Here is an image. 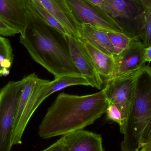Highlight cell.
<instances>
[{
	"label": "cell",
	"instance_id": "2",
	"mask_svg": "<svg viewBox=\"0 0 151 151\" xmlns=\"http://www.w3.org/2000/svg\"><path fill=\"white\" fill-rule=\"evenodd\" d=\"M19 41L32 59L55 79L81 74L71 56L65 36L42 22L30 9Z\"/></svg>",
	"mask_w": 151,
	"mask_h": 151
},
{
	"label": "cell",
	"instance_id": "10",
	"mask_svg": "<svg viewBox=\"0 0 151 151\" xmlns=\"http://www.w3.org/2000/svg\"><path fill=\"white\" fill-rule=\"evenodd\" d=\"M145 48L140 39H132L127 49L114 58L116 65L112 78L138 71L145 67Z\"/></svg>",
	"mask_w": 151,
	"mask_h": 151
},
{
	"label": "cell",
	"instance_id": "5",
	"mask_svg": "<svg viewBox=\"0 0 151 151\" xmlns=\"http://www.w3.org/2000/svg\"><path fill=\"white\" fill-rule=\"evenodd\" d=\"M23 87V79L11 81L0 91V151L11 150L14 121Z\"/></svg>",
	"mask_w": 151,
	"mask_h": 151
},
{
	"label": "cell",
	"instance_id": "11",
	"mask_svg": "<svg viewBox=\"0 0 151 151\" xmlns=\"http://www.w3.org/2000/svg\"><path fill=\"white\" fill-rule=\"evenodd\" d=\"M34 1L56 19L70 35L76 38H81V24L76 19L65 0Z\"/></svg>",
	"mask_w": 151,
	"mask_h": 151
},
{
	"label": "cell",
	"instance_id": "14",
	"mask_svg": "<svg viewBox=\"0 0 151 151\" xmlns=\"http://www.w3.org/2000/svg\"><path fill=\"white\" fill-rule=\"evenodd\" d=\"M81 40L102 80L106 83L114 75L116 65L114 57L96 48L85 41Z\"/></svg>",
	"mask_w": 151,
	"mask_h": 151
},
{
	"label": "cell",
	"instance_id": "13",
	"mask_svg": "<svg viewBox=\"0 0 151 151\" xmlns=\"http://www.w3.org/2000/svg\"><path fill=\"white\" fill-rule=\"evenodd\" d=\"M68 151H104L101 135L79 130L63 136Z\"/></svg>",
	"mask_w": 151,
	"mask_h": 151
},
{
	"label": "cell",
	"instance_id": "12",
	"mask_svg": "<svg viewBox=\"0 0 151 151\" xmlns=\"http://www.w3.org/2000/svg\"><path fill=\"white\" fill-rule=\"evenodd\" d=\"M29 0H0V18L19 34L27 25Z\"/></svg>",
	"mask_w": 151,
	"mask_h": 151
},
{
	"label": "cell",
	"instance_id": "3",
	"mask_svg": "<svg viewBox=\"0 0 151 151\" xmlns=\"http://www.w3.org/2000/svg\"><path fill=\"white\" fill-rule=\"evenodd\" d=\"M151 120V67L145 65L136 82L134 95L129 107L121 144L122 151H137L139 140Z\"/></svg>",
	"mask_w": 151,
	"mask_h": 151
},
{
	"label": "cell",
	"instance_id": "27",
	"mask_svg": "<svg viewBox=\"0 0 151 151\" xmlns=\"http://www.w3.org/2000/svg\"><path fill=\"white\" fill-rule=\"evenodd\" d=\"M135 1L141 3L147 8H150L151 7V0H135Z\"/></svg>",
	"mask_w": 151,
	"mask_h": 151
},
{
	"label": "cell",
	"instance_id": "21",
	"mask_svg": "<svg viewBox=\"0 0 151 151\" xmlns=\"http://www.w3.org/2000/svg\"><path fill=\"white\" fill-rule=\"evenodd\" d=\"M19 34V32L7 24L0 18V35L1 36H12Z\"/></svg>",
	"mask_w": 151,
	"mask_h": 151
},
{
	"label": "cell",
	"instance_id": "8",
	"mask_svg": "<svg viewBox=\"0 0 151 151\" xmlns=\"http://www.w3.org/2000/svg\"><path fill=\"white\" fill-rule=\"evenodd\" d=\"M33 73L23 78V87L14 121L12 144V146L22 144L26 128L37 109L33 97L34 87L38 78Z\"/></svg>",
	"mask_w": 151,
	"mask_h": 151
},
{
	"label": "cell",
	"instance_id": "25",
	"mask_svg": "<svg viewBox=\"0 0 151 151\" xmlns=\"http://www.w3.org/2000/svg\"><path fill=\"white\" fill-rule=\"evenodd\" d=\"M145 58L146 63L151 62V46L145 47Z\"/></svg>",
	"mask_w": 151,
	"mask_h": 151
},
{
	"label": "cell",
	"instance_id": "1",
	"mask_svg": "<svg viewBox=\"0 0 151 151\" xmlns=\"http://www.w3.org/2000/svg\"><path fill=\"white\" fill-rule=\"evenodd\" d=\"M108 105L104 88L84 96L59 93L40 124L39 135L48 139L81 130L105 113Z\"/></svg>",
	"mask_w": 151,
	"mask_h": 151
},
{
	"label": "cell",
	"instance_id": "26",
	"mask_svg": "<svg viewBox=\"0 0 151 151\" xmlns=\"http://www.w3.org/2000/svg\"><path fill=\"white\" fill-rule=\"evenodd\" d=\"M137 151H151V142L143 145Z\"/></svg>",
	"mask_w": 151,
	"mask_h": 151
},
{
	"label": "cell",
	"instance_id": "15",
	"mask_svg": "<svg viewBox=\"0 0 151 151\" xmlns=\"http://www.w3.org/2000/svg\"><path fill=\"white\" fill-rule=\"evenodd\" d=\"M81 38L96 48L114 57V48L106 31L88 24H81Z\"/></svg>",
	"mask_w": 151,
	"mask_h": 151
},
{
	"label": "cell",
	"instance_id": "6",
	"mask_svg": "<svg viewBox=\"0 0 151 151\" xmlns=\"http://www.w3.org/2000/svg\"><path fill=\"white\" fill-rule=\"evenodd\" d=\"M65 1L81 24L89 25L104 31L122 33L118 22L112 17L87 0Z\"/></svg>",
	"mask_w": 151,
	"mask_h": 151
},
{
	"label": "cell",
	"instance_id": "7",
	"mask_svg": "<svg viewBox=\"0 0 151 151\" xmlns=\"http://www.w3.org/2000/svg\"><path fill=\"white\" fill-rule=\"evenodd\" d=\"M141 70L112 78L106 83L104 88L108 103L114 104L121 111L125 130L129 107L134 95L137 78Z\"/></svg>",
	"mask_w": 151,
	"mask_h": 151
},
{
	"label": "cell",
	"instance_id": "16",
	"mask_svg": "<svg viewBox=\"0 0 151 151\" xmlns=\"http://www.w3.org/2000/svg\"><path fill=\"white\" fill-rule=\"evenodd\" d=\"M30 9L46 24L54 28L64 36L70 35L65 28L47 11L34 0H29Z\"/></svg>",
	"mask_w": 151,
	"mask_h": 151
},
{
	"label": "cell",
	"instance_id": "18",
	"mask_svg": "<svg viewBox=\"0 0 151 151\" xmlns=\"http://www.w3.org/2000/svg\"><path fill=\"white\" fill-rule=\"evenodd\" d=\"M114 48V57L119 56L129 46L132 39L123 33L106 31Z\"/></svg>",
	"mask_w": 151,
	"mask_h": 151
},
{
	"label": "cell",
	"instance_id": "17",
	"mask_svg": "<svg viewBox=\"0 0 151 151\" xmlns=\"http://www.w3.org/2000/svg\"><path fill=\"white\" fill-rule=\"evenodd\" d=\"M13 62V50L10 42L0 35V77L9 75Z\"/></svg>",
	"mask_w": 151,
	"mask_h": 151
},
{
	"label": "cell",
	"instance_id": "22",
	"mask_svg": "<svg viewBox=\"0 0 151 151\" xmlns=\"http://www.w3.org/2000/svg\"><path fill=\"white\" fill-rule=\"evenodd\" d=\"M151 142V120L146 127L139 140L138 151L143 145Z\"/></svg>",
	"mask_w": 151,
	"mask_h": 151
},
{
	"label": "cell",
	"instance_id": "4",
	"mask_svg": "<svg viewBox=\"0 0 151 151\" xmlns=\"http://www.w3.org/2000/svg\"><path fill=\"white\" fill-rule=\"evenodd\" d=\"M104 7L118 22L123 33L141 40L149 8L135 0H104Z\"/></svg>",
	"mask_w": 151,
	"mask_h": 151
},
{
	"label": "cell",
	"instance_id": "9",
	"mask_svg": "<svg viewBox=\"0 0 151 151\" xmlns=\"http://www.w3.org/2000/svg\"><path fill=\"white\" fill-rule=\"evenodd\" d=\"M65 36L70 47L71 56L81 75L86 79L89 86L101 90L104 81L86 52L81 39L71 35Z\"/></svg>",
	"mask_w": 151,
	"mask_h": 151
},
{
	"label": "cell",
	"instance_id": "23",
	"mask_svg": "<svg viewBox=\"0 0 151 151\" xmlns=\"http://www.w3.org/2000/svg\"><path fill=\"white\" fill-rule=\"evenodd\" d=\"M41 151H68L63 137L58 140L47 149Z\"/></svg>",
	"mask_w": 151,
	"mask_h": 151
},
{
	"label": "cell",
	"instance_id": "19",
	"mask_svg": "<svg viewBox=\"0 0 151 151\" xmlns=\"http://www.w3.org/2000/svg\"><path fill=\"white\" fill-rule=\"evenodd\" d=\"M105 113L106 114V119L108 120L114 122L119 124L121 133L124 134L125 127L123 116L118 106L114 104L108 103Z\"/></svg>",
	"mask_w": 151,
	"mask_h": 151
},
{
	"label": "cell",
	"instance_id": "20",
	"mask_svg": "<svg viewBox=\"0 0 151 151\" xmlns=\"http://www.w3.org/2000/svg\"><path fill=\"white\" fill-rule=\"evenodd\" d=\"M141 40L145 47L151 46V7L148 9Z\"/></svg>",
	"mask_w": 151,
	"mask_h": 151
},
{
	"label": "cell",
	"instance_id": "24",
	"mask_svg": "<svg viewBox=\"0 0 151 151\" xmlns=\"http://www.w3.org/2000/svg\"><path fill=\"white\" fill-rule=\"evenodd\" d=\"M93 5L100 8L104 10V0H87Z\"/></svg>",
	"mask_w": 151,
	"mask_h": 151
}]
</instances>
